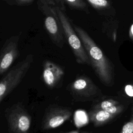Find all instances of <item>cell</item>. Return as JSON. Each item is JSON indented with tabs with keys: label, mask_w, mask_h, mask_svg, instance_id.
I'll return each mask as SVG.
<instances>
[{
	"label": "cell",
	"mask_w": 133,
	"mask_h": 133,
	"mask_svg": "<svg viewBox=\"0 0 133 133\" xmlns=\"http://www.w3.org/2000/svg\"><path fill=\"white\" fill-rule=\"evenodd\" d=\"M71 24L81 40L89 57L91 66L99 79L105 85L112 81V70L108 59L88 33L82 28L71 21Z\"/></svg>",
	"instance_id": "cell-1"
},
{
	"label": "cell",
	"mask_w": 133,
	"mask_h": 133,
	"mask_svg": "<svg viewBox=\"0 0 133 133\" xmlns=\"http://www.w3.org/2000/svg\"><path fill=\"white\" fill-rule=\"evenodd\" d=\"M66 89L75 102L91 101L96 103L104 99L99 87L85 75L77 76L67 86Z\"/></svg>",
	"instance_id": "cell-2"
},
{
	"label": "cell",
	"mask_w": 133,
	"mask_h": 133,
	"mask_svg": "<svg viewBox=\"0 0 133 133\" xmlns=\"http://www.w3.org/2000/svg\"><path fill=\"white\" fill-rule=\"evenodd\" d=\"M34 61V55L28 54L22 60L14 66L0 82V102L20 83Z\"/></svg>",
	"instance_id": "cell-3"
},
{
	"label": "cell",
	"mask_w": 133,
	"mask_h": 133,
	"mask_svg": "<svg viewBox=\"0 0 133 133\" xmlns=\"http://www.w3.org/2000/svg\"><path fill=\"white\" fill-rule=\"evenodd\" d=\"M56 10L65 38L74 54L76 62L80 64L90 66L89 57L81 40L74 31L71 24V20L68 17L65 11L59 9H56Z\"/></svg>",
	"instance_id": "cell-4"
},
{
	"label": "cell",
	"mask_w": 133,
	"mask_h": 133,
	"mask_svg": "<svg viewBox=\"0 0 133 133\" xmlns=\"http://www.w3.org/2000/svg\"><path fill=\"white\" fill-rule=\"evenodd\" d=\"M37 8L44 16L45 29L52 43L62 48L65 43L64 32L60 22L56 9L52 8L42 2H37Z\"/></svg>",
	"instance_id": "cell-5"
},
{
	"label": "cell",
	"mask_w": 133,
	"mask_h": 133,
	"mask_svg": "<svg viewBox=\"0 0 133 133\" xmlns=\"http://www.w3.org/2000/svg\"><path fill=\"white\" fill-rule=\"evenodd\" d=\"M4 116L9 133H29L32 118L22 102L7 108Z\"/></svg>",
	"instance_id": "cell-6"
},
{
	"label": "cell",
	"mask_w": 133,
	"mask_h": 133,
	"mask_svg": "<svg viewBox=\"0 0 133 133\" xmlns=\"http://www.w3.org/2000/svg\"><path fill=\"white\" fill-rule=\"evenodd\" d=\"M72 114V110L67 107L52 104L46 109L43 116L42 128L44 130L59 127L68 121Z\"/></svg>",
	"instance_id": "cell-7"
},
{
	"label": "cell",
	"mask_w": 133,
	"mask_h": 133,
	"mask_svg": "<svg viewBox=\"0 0 133 133\" xmlns=\"http://www.w3.org/2000/svg\"><path fill=\"white\" fill-rule=\"evenodd\" d=\"M20 35L8 38L4 43L0 52V75L7 71L19 55L18 44Z\"/></svg>",
	"instance_id": "cell-8"
},
{
	"label": "cell",
	"mask_w": 133,
	"mask_h": 133,
	"mask_svg": "<svg viewBox=\"0 0 133 133\" xmlns=\"http://www.w3.org/2000/svg\"><path fill=\"white\" fill-rule=\"evenodd\" d=\"M63 76L64 70L62 67L49 60L44 61L43 79L49 88L52 89L58 87Z\"/></svg>",
	"instance_id": "cell-9"
},
{
	"label": "cell",
	"mask_w": 133,
	"mask_h": 133,
	"mask_svg": "<svg viewBox=\"0 0 133 133\" xmlns=\"http://www.w3.org/2000/svg\"><path fill=\"white\" fill-rule=\"evenodd\" d=\"M114 116L100 109L92 108L88 112L89 118L95 127H99L108 123Z\"/></svg>",
	"instance_id": "cell-10"
},
{
	"label": "cell",
	"mask_w": 133,
	"mask_h": 133,
	"mask_svg": "<svg viewBox=\"0 0 133 133\" xmlns=\"http://www.w3.org/2000/svg\"><path fill=\"white\" fill-rule=\"evenodd\" d=\"M92 108L102 109L114 115L119 113L121 110V108L117 105V102L112 99H103L99 102L94 103Z\"/></svg>",
	"instance_id": "cell-11"
},
{
	"label": "cell",
	"mask_w": 133,
	"mask_h": 133,
	"mask_svg": "<svg viewBox=\"0 0 133 133\" xmlns=\"http://www.w3.org/2000/svg\"><path fill=\"white\" fill-rule=\"evenodd\" d=\"M65 4L70 9L84 11L86 14H89L90 11L87 3L83 0H64Z\"/></svg>",
	"instance_id": "cell-12"
},
{
	"label": "cell",
	"mask_w": 133,
	"mask_h": 133,
	"mask_svg": "<svg viewBox=\"0 0 133 133\" xmlns=\"http://www.w3.org/2000/svg\"><path fill=\"white\" fill-rule=\"evenodd\" d=\"M87 2L100 14H102L104 10L107 9L109 5V2L105 0H87Z\"/></svg>",
	"instance_id": "cell-13"
},
{
	"label": "cell",
	"mask_w": 133,
	"mask_h": 133,
	"mask_svg": "<svg viewBox=\"0 0 133 133\" xmlns=\"http://www.w3.org/2000/svg\"><path fill=\"white\" fill-rule=\"evenodd\" d=\"M43 3L49 6L55 8L59 9L65 12L66 7L64 0H42Z\"/></svg>",
	"instance_id": "cell-14"
},
{
	"label": "cell",
	"mask_w": 133,
	"mask_h": 133,
	"mask_svg": "<svg viewBox=\"0 0 133 133\" xmlns=\"http://www.w3.org/2000/svg\"><path fill=\"white\" fill-rule=\"evenodd\" d=\"M4 1L9 6H26L32 5L34 0H4Z\"/></svg>",
	"instance_id": "cell-15"
},
{
	"label": "cell",
	"mask_w": 133,
	"mask_h": 133,
	"mask_svg": "<svg viewBox=\"0 0 133 133\" xmlns=\"http://www.w3.org/2000/svg\"><path fill=\"white\" fill-rule=\"evenodd\" d=\"M119 133H133V115L131 118L124 125Z\"/></svg>",
	"instance_id": "cell-16"
},
{
	"label": "cell",
	"mask_w": 133,
	"mask_h": 133,
	"mask_svg": "<svg viewBox=\"0 0 133 133\" xmlns=\"http://www.w3.org/2000/svg\"><path fill=\"white\" fill-rule=\"evenodd\" d=\"M125 92L130 97H133V86L128 85L125 86Z\"/></svg>",
	"instance_id": "cell-17"
},
{
	"label": "cell",
	"mask_w": 133,
	"mask_h": 133,
	"mask_svg": "<svg viewBox=\"0 0 133 133\" xmlns=\"http://www.w3.org/2000/svg\"><path fill=\"white\" fill-rule=\"evenodd\" d=\"M131 31L132 34H133V24H132V26H131Z\"/></svg>",
	"instance_id": "cell-18"
}]
</instances>
